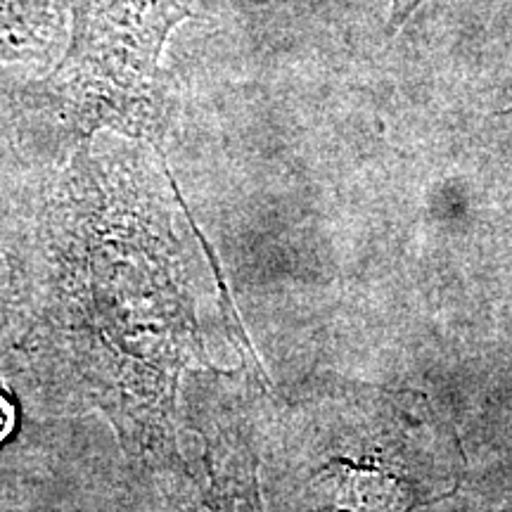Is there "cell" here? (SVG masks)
<instances>
[{
	"mask_svg": "<svg viewBox=\"0 0 512 512\" xmlns=\"http://www.w3.org/2000/svg\"><path fill=\"white\" fill-rule=\"evenodd\" d=\"M169 221L140 147L98 152L83 140L43 204L22 280L31 366L150 458L174 446L185 337Z\"/></svg>",
	"mask_w": 512,
	"mask_h": 512,
	"instance_id": "cell-1",
	"label": "cell"
},
{
	"mask_svg": "<svg viewBox=\"0 0 512 512\" xmlns=\"http://www.w3.org/2000/svg\"><path fill=\"white\" fill-rule=\"evenodd\" d=\"M190 10L192 0H72V36L34 88L38 105L81 140L112 128L159 145L169 126L159 57Z\"/></svg>",
	"mask_w": 512,
	"mask_h": 512,
	"instance_id": "cell-2",
	"label": "cell"
},
{
	"mask_svg": "<svg viewBox=\"0 0 512 512\" xmlns=\"http://www.w3.org/2000/svg\"><path fill=\"white\" fill-rule=\"evenodd\" d=\"M72 0H0V64L46 62L62 48Z\"/></svg>",
	"mask_w": 512,
	"mask_h": 512,
	"instance_id": "cell-3",
	"label": "cell"
},
{
	"mask_svg": "<svg viewBox=\"0 0 512 512\" xmlns=\"http://www.w3.org/2000/svg\"><path fill=\"white\" fill-rule=\"evenodd\" d=\"M12 427H15V408H12L8 396L0 392V441L8 437Z\"/></svg>",
	"mask_w": 512,
	"mask_h": 512,
	"instance_id": "cell-4",
	"label": "cell"
},
{
	"mask_svg": "<svg viewBox=\"0 0 512 512\" xmlns=\"http://www.w3.org/2000/svg\"><path fill=\"white\" fill-rule=\"evenodd\" d=\"M422 3H425V0H394V5H392V29H399L401 24L408 19V15H411V12Z\"/></svg>",
	"mask_w": 512,
	"mask_h": 512,
	"instance_id": "cell-5",
	"label": "cell"
}]
</instances>
